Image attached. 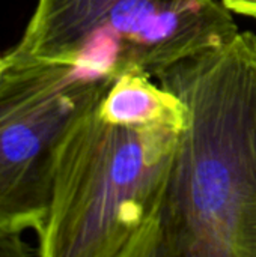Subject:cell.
<instances>
[{"label":"cell","mask_w":256,"mask_h":257,"mask_svg":"<svg viewBox=\"0 0 256 257\" xmlns=\"http://www.w3.org/2000/svg\"><path fill=\"white\" fill-rule=\"evenodd\" d=\"M97 111L104 120L116 125L167 126L181 133L190 117L186 104L175 93L140 72H125L115 78L100 99Z\"/></svg>","instance_id":"5"},{"label":"cell","mask_w":256,"mask_h":257,"mask_svg":"<svg viewBox=\"0 0 256 257\" xmlns=\"http://www.w3.org/2000/svg\"><path fill=\"white\" fill-rule=\"evenodd\" d=\"M97 105L63 133L36 233L41 257H155L181 131L104 120Z\"/></svg>","instance_id":"2"},{"label":"cell","mask_w":256,"mask_h":257,"mask_svg":"<svg viewBox=\"0 0 256 257\" xmlns=\"http://www.w3.org/2000/svg\"><path fill=\"white\" fill-rule=\"evenodd\" d=\"M222 5L232 14L243 15L256 21V0H220Z\"/></svg>","instance_id":"7"},{"label":"cell","mask_w":256,"mask_h":257,"mask_svg":"<svg viewBox=\"0 0 256 257\" xmlns=\"http://www.w3.org/2000/svg\"><path fill=\"white\" fill-rule=\"evenodd\" d=\"M189 110L155 257H256V33L189 56L157 75Z\"/></svg>","instance_id":"1"},{"label":"cell","mask_w":256,"mask_h":257,"mask_svg":"<svg viewBox=\"0 0 256 257\" xmlns=\"http://www.w3.org/2000/svg\"><path fill=\"white\" fill-rule=\"evenodd\" d=\"M9 63H11V53L8 51V53L0 54V77L6 71V68L9 66Z\"/></svg>","instance_id":"8"},{"label":"cell","mask_w":256,"mask_h":257,"mask_svg":"<svg viewBox=\"0 0 256 257\" xmlns=\"http://www.w3.org/2000/svg\"><path fill=\"white\" fill-rule=\"evenodd\" d=\"M9 53L0 77V238L23 239L44 223L63 133L100 102L113 80Z\"/></svg>","instance_id":"4"},{"label":"cell","mask_w":256,"mask_h":257,"mask_svg":"<svg viewBox=\"0 0 256 257\" xmlns=\"http://www.w3.org/2000/svg\"><path fill=\"white\" fill-rule=\"evenodd\" d=\"M33 251L23 239H6L0 238V256H27Z\"/></svg>","instance_id":"6"},{"label":"cell","mask_w":256,"mask_h":257,"mask_svg":"<svg viewBox=\"0 0 256 257\" xmlns=\"http://www.w3.org/2000/svg\"><path fill=\"white\" fill-rule=\"evenodd\" d=\"M220 0H36L11 50L21 59L118 78H157L180 60L222 45L238 26Z\"/></svg>","instance_id":"3"}]
</instances>
